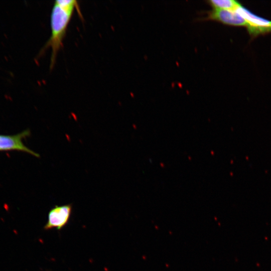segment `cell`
<instances>
[{"label":"cell","mask_w":271,"mask_h":271,"mask_svg":"<svg viewBox=\"0 0 271 271\" xmlns=\"http://www.w3.org/2000/svg\"><path fill=\"white\" fill-rule=\"evenodd\" d=\"M78 7V2L75 0H57L54 3L50 18V37L40 53L42 54L46 49L51 48V69L55 65L58 53L62 47L74 9Z\"/></svg>","instance_id":"1"},{"label":"cell","mask_w":271,"mask_h":271,"mask_svg":"<svg viewBox=\"0 0 271 271\" xmlns=\"http://www.w3.org/2000/svg\"><path fill=\"white\" fill-rule=\"evenodd\" d=\"M235 11L246 22V28L251 36L271 33V21L254 15L241 4Z\"/></svg>","instance_id":"2"},{"label":"cell","mask_w":271,"mask_h":271,"mask_svg":"<svg viewBox=\"0 0 271 271\" xmlns=\"http://www.w3.org/2000/svg\"><path fill=\"white\" fill-rule=\"evenodd\" d=\"M30 134V129H27L14 135L0 134V151H21L40 157L39 154L29 149L23 143V140Z\"/></svg>","instance_id":"3"},{"label":"cell","mask_w":271,"mask_h":271,"mask_svg":"<svg viewBox=\"0 0 271 271\" xmlns=\"http://www.w3.org/2000/svg\"><path fill=\"white\" fill-rule=\"evenodd\" d=\"M72 210L70 204L63 206H56L48 214V222L45 226L46 229L56 228L58 229L63 227L68 222Z\"/></svg>","instance_id":"4"},{"label":"cell","mask_w":271,"mask_h":271,"mask_svg":"<svg viewBox=\"0 0 271 271\" xmlns=\"http://www.w3.org/2000/svg\"><path fill=\"white\" fill-rule=\"evenodd\" d=\"M208 19L233 26H247L245 20L235 11L213 10L209 13Z\"/></svg>","instance_id":"5"},{"label":"cell","mask_w":271,"mask_h":271,"mask_svg":"<svg viewBox=\"0 0 271 271\" xmlns=\"http://www.w3.org/2000/svg\"><path fill=\"white\" fill-rule=\"evenodd\" d=\"M208 4L213 10H224L235 11L240 4L234 0H210Z\"/></svg>","instance_id":"6"},{"label":"cell","mask_w":271,"mask_h":271,"mask_svg":"<svg viewBox=\"0 0 271 271\" xmlns=\"http://www.w3.org/2000/svg\"><path fill=\"white\" fill-rule=\"evenodd\" d=\"M10 74L12 76V77H14V73L12 72H9Z\"/></svg>","instance_id":"7"},{"label":"cell","mask_w":271,"mask_h":271,"mask_svg":"<svg viewBox=\"0 0 271 271\" xmlns=\"http://www.w3.org/2000/svg\"><path fill=\"white\" fill-rule=\"evenodd\" d=\"M4 36H5V37L6 38H8L7 35V34H6L5 33H4Z\"/></svg>","instance_id":"8"},{"label":"cell","mask_w":271,"mask_h":271,"mask_svg":"<svg viewBox=\"0 0 271 271\" xmlns=\"http://www.w3.org/2000/svg\"><path fill=\"white\" fill-rule=\"evenodd\" d=\"M5 58L7 61L8 60V58H7V57L6 56H5Z\"/></svg>","instance_id":"9"}]
</instances>
